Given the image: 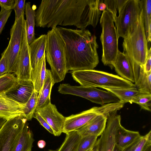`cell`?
<instances>
[{"instance_id":"22","label":"cell","mask_w":151,"mask_h":151,"mask_svg":"<svg viewBox=\"0 0 151 151\" xmlns=\"http://www.w3.org/2000/svg\"><path fill=\"white\" fill-rule=\"evenodd\" d=\"M135 83L141 93L151 94V72H145L143 65L137 64L135 69Z\"/></svg>"},{"instance_id":"45","label":"cell","mask_w":151,"mask_h":151,"mask_svg":"<svg viewBox=\"0 0 151 151\" xmlns=\"http://www.w3.org/2000/svg\"><path fill=\"white\" fill-rule=\"evenodd\" d=\"M7 120L5 119L0 117V130Z\"/></svg>"},{"instance_id":"20","label":"cell","mask_w":151,"mask_h":151,"mask_svg":"<svg viewBox=\"0 0 151 151\" xmlns=\"http://www.w3.org/2000/svg\"><path fill=\"white\" fill-rule=\"evenodd\" d=\"M139 132L125 129L121 124L116 132L115 144L124 150L129 146L141 137Z\"/></svg>"},{"instance_id":"40","label":"cell","mask_w":151,"mask_h":151,"mask_svg":"<svg viewBox=\"0 0 151 151\" xmlns=\"http://www.w3.org/2000/svg\"><path fill=\"white\" fill-rule=\"evenodd\" d=\"M7 68L5 58L1 56L0 59V76L7 73Z\"/></svg>"},{"instance_id":"30","label":"cell","mask_w":151,"mask_h":151,"mask_svg":"<svg viewBox=\"0 0 151 151\" xmlns=\"http://www.w3.org/2000/svg\"><path fill=\"white\" fill-rule=\"evenodd\" d=\"M38 94L39 93L35 90L29 99L24 104L22 115L27 121L31 120L33 117L37 105Z\"/></svg>"},{"instance_id":"2","label":"cell","mask_w":151,"mask_h":151,"mask_svg":"<svg viewBox=\"0 0 151 151\" xmlns=\"http://www.w3.org/2000/svg\"><path fill=\"white\" fill-rule=\"evenodd\" d=\"M57 27L65 43L67 72L93 70L99 62L96 36L85 29Z\"/></svg>"},{"instance_id":"38","label":"cell","mask_w":151,"mask_h":151,"mask_svg":"<svg viewBox=\"0 0 151 151\" xmlns=\"http://www.w3.org/2000/svg\"><path fill=\"white\" fill-rule=\"evenodd\" d=\"M15 0H0V6L6 10L13 9Z\"/></svg>"},{"instance_id":"15","label":"cell","mask_w":151,"mask_h":151,"mask_svg":"<svg viewBox=\"0 0 151 151\" xmlns=\"http://www.w3.org/2000/svg\"><path fill=\"white\" fill-rule=\"evenodd\" d=\"M31 71L29 45L26 31L20 50L17 70L15 75L18 81L31 80Z\"/></svg>"},{"instance_id":"34","label":"cell","mask_w":151,"mask_h":151,"mask_svg":"<svg viewBox=\"0 0 151 151\" xmlns=\"http://www.w3.org/2000/svg\"><path fill=\"white\" fill-rule=\"evenodd\" d=\"M25 0H15L13 8L15 14V21L17 20L24 14Z\"/></svg>"},{"instance_id":"26","label":"cell","mask_w":151,"mask_h":151,"mask_svg":"<svg viewBox=\"0 0 151 151\" xmlns=\"http://www.w3.org/2000/svg\"><path fill=\"white\" fill-rule=\"evenodd\" d=\"M66 134L65 140L60 147L55 150L50 151H77L81 136L76 131Z\"/></svg>"},{"instance_id":"9","label":"cell","mask_w":151,"mask_h":151,"mask_svg":"<svg viewBox=\"0 0 151 151\" xmlns=\"http://www.w3.org/2000/svg\"><path fill=\"white\" fill-rule=\"evenodd\" d=\"M58 91L61 94L80 96L102 106L106 103L120 101L119 99L111 92L101 90L93 87L72 86L68 84H62L59 86Z\"/></svg>"},{"instance_id":"17","label":"cell","mask_w":151,"mask_h":151,"mask_svg":"<svg viewBox=\"0 0 151 151\" xmlns=\"http://www.w3.org/2000/svg\"><path fill=\"white\" fill-rule=\"evenodd\" d=\"M24 104H19L0 93V117L7 120L22 115Z\"/></svg>"},{"instance_id":"10","label":"cell","mask_w":151,"mask_h":151,"mask_svg":"<svg viewBox=\"0 0 151 151\" xmlns=\"http://www.w3.org/2000/svg\"><path fill=\"white\" fill-rule=\"evenodd\" d=\"M22 115L7 120L0 130V151H13L27 122Z\"/></svg>"},{"instance_id":"21","label":"cell","mask_w":151,"mask_h":151,"mask_svg":"<svg viewBox=\"0 0 151 151\" xmlns=\"http://www.w3.org/2000/svg\"><path fill=\"white\" fill-rule=\"evenodd\" d=\"M54 84L51 71L46 69L45 78L39 93L36 110L42 108L51 103V91Z\"/></svg>"},{"instance_id":"31","label":"cell","mask_w":151,"mask_h":151,"mask_svg":"<svg viewBox=\"0 0 151 151\" xmlns=\"http://www.w3.org/2000/svg\"><path fill=\"white\" fill-rule=\"evenodd\" d=\"M131 103H136L144 110L151 111V94L140 93L132 100Z\"/></svg>"},{"instance_id":"25","label":"cell","mask_w":151,"mask_h":151,"mask_svg":"<svg viewBox=\"0 0 151 151\" xmlns=\"http://www.w3.org/2000/svg\"><path fill=\"white\" fill-rule=\"evenodd\" d=\"M45 53L38 63L35 70L31 73V80L35 90L39 93L43 85L46 73Z\"/></svg>"},{"instance_id":"12","label":"cell","mask_w":151,"mask_h":151,"mask_svg":"<svg viewBox=\"0 0 151 151\" xmlns=\"http://www.w3.org/2000/svg\"><path fill=\"white\" fill-rule=\"evenodd\" d=\"M47 122L53 130L54 135L58 136L63 132L65 117L60 113L56 106L51 103L35 110Z\"/></svg>"},{"instance_id":"16","label":"cell","mask_w":151,"mask_h":151,"mask_svg":"<svg viewBox=\"0 0 151 151\" xmlns=\"http://www.w3.org/2000/svg\"><path fill=\"white\" fill-rule=\"evenodd\" d=\"M18 81L15 87L5 93L14 101L24 104L35 91L34 84L31 80H18Z\"/></svg>"},{"instance_id":"19","label":"cell","mask_w":151,"mask_h":151,"mask_svg":"<svg viewBox=\"0 0 151 151\" xmlns=\"http://www.w3.org/2000/svg\"><path fill=\"white\" fill-rule=\"evenodd\" d=\"M46 41V34L42 35L29 45L31 73L35 70L45 53Z\"/></svg>"},{"instance_id":"43","label":"cell","mask_w":151,"mask_h":151,"mask_svg":"<svg viewBox=\"0 0 151 151\" xmlns=\"http://www.w3.org/2000/svg\"><path fill=\"white\" fill-rule=\"evenodd\" d=\"M103 1H101L100 3H99L98 8L99 10L100 11H104L106 9V4L104 2H103Z\"/></svg>"},{"instance_id":"18","label":"cell","mask_w":151,"mask_h":151,"mask_svg":"<svg viewBox=\"0 0 151 151\" xmlns=\"http://www.w3.org/2000/svg\"><path fill=\"white\" fill-rule=\"evenodd\" d=\"M107 117L103 114H99L77 131L81 137L94 135L98 137L104 130Z\"/></svg>"},{"instance_id":"33","label":"cell","mask_w":151,"mask_h":151,"mask_svg":"<svg viewBox=\"0 0 151 151\" xmlns=\"http://www.w3.org/2000/svg\"><path fill=\"white\" fill-rule=\"evenodd\" d=\"M151 131L142 136L134 151H149L151 150Z\"/></svg>"},{"instance_id":"11","label":"cell","mask_w":151,"mask_h":151,"mask_svg":"<svg viewBox=\"0 0 151 151\" xmlns=\"http://www.w3.org/2000/svg\"><path fill=\"white\" fill-rule=\"evenodd\" d=\"M121 117L116 112L110 114L107 118L106 128L98 139L93 148L94 151H113L115 135L121 124Z\"/></svg>"},{"instance_id":"7","label":"cell","mask_w":151,"mask_h":151,"mask_svg":"<svg viewBox=\"0 0 151 151\" xmlns=\"http://www.w3.org/2000/svg\"><path fill=\"white\" fill-rule=\"evenodd\" d=\"M147 43L141 10L138 24L135 29L124 38L122 45L123 52L138 64L143 65L145 62L149 50Z\"/></svg>"},{"instance_id":"28","label":"cell","mask_w":151,"mask_h":151,"mask_svg":"<svg viewBox=\"0 0 151 151\" xmlns=\"http://www.w3.org/2000/svg\"><path fill=\"white\" fill-rule=\"evenodd\" d=\"M102 88L112 93L119 99L120 101L125 103L127 102L131 103L132 99L141 93L136 87L127 88L109 87Z\"/></svg>"},{"instance_id":"4","label":"cell","mask_w":151,"mask_h":151,"mask_svg":"<svg viewBox=\"0 0 151 151\" xmlns=\"http://www.w3.org/2000/svg\"><path fill=\"white\" fill-rule=\"evenodd\" d=\"M73 79L86 87L131 88L136 87L131 82L121 77L94 70L71 71Z\"/></svg>"},{"instance_id":"36","label":"cell","mask_w":151,"mask_h":151,"mask_svg":"<svg viewBox=\"0 0 151 151\" xmlns=\"http://www.w3.org/2000/svg\"><path fill=\"white\" fill-rule=\"evenodd\" d=\"M104 3L106 4L107 10L112 14L114 20L116 16L117 7L115 0H105Z\"/></svg>"},{"instance_id":"6","label":"cell","mask_w":151,"mask_h":151,"mask_svg":"<svg viewBox=\"0 0 151 151\" xmlns=\"http://www.w3.org/2000/svg\"><path fill=\"white\" fill-rule=\"evenodd\" d=\"M26 32L24 14L15 21L10 30V39L6 48L1 54L6 60L7 73H16L20 50Z\"/></svg>"},{"instance_id":"27","label":"cell","mask_w":151,"mask_h":151,"mask_svg":"<svg viewBox=\"0 0 151 151\" xmlns=\"http://www.w3.org/2000/svg\"><path fill=\"white\" fill-rule=\"evenodd\" d=\"M145 34L147 42L151 40V0H140Z\"/></svg>"},{"instance_id":"23","label":"cell","mask_w":151,"mask_h":151,"mask_svg":"<svg viewBox=\"0 0 151 151\" xmlns=\"http://www.w3.org/2000/svg\"><path fill=\"white\" fill-rule=\"evenodd\" d=\"M36 6H31L30 2L25 3L24 12L26 15L25 20L27 37L29 45L35 39V22Z\"/></svg>"},{"instance_id":"24","label":"cell","mask_w":151,"mask_h":151,"mask_svg":"<svg viewBox=\"0 0 151 151\" xmlns=\"http://www.w3.org/2000/svg\"><path fill=\"white\" fill-rule=\"evenodd\" d=\"M28 125L27 122L13 151H32L35 140L32 132Z\"/></svg>"},{"instance_id":"3","label":"cell","mask_w":151,"mask_h":151,"mask_svg":"<svg viewBox=\"0 0 151 151\" xmlns=\"http://www.w3.org/2000/svg\"><path fill=\"white\" fill-rule=\"evenodd\" d=\"M46 35L45 58L55 83L63 80L67 73L65 43L57 27L52 28Z\"/></svg>"},{"instance_id":"32","label":"cell","mask_w":151,"mask_h":151,"mask_svg":"<svg viewBox=\"0 0 151 151\" xmlns=\"http://www.w3.org/2000/svg\"><path fill=\"white\" fill-rule=\"evenodd\" d=\"M98 137L94 135L82 137L77 151H88L93 149Z\"/></svg>"},{"instance_id":"35","label":"cell","mask_w":151,"mask_h":151,"mask_svg":"<svg viewBox=\"0 0 151 151\" xmlns=\"http://www.w3.org/2000/svg\"><path fill=\"white\" fill-rule=\"evenodd\" d=\"M12 10H6L1 8L0 11V35L10 16Z\"/></svg>"},{"instance_id":"41","label":"cell","mask_w":151,"mask_h":151,"mask_svg":"<svg viewBox=\"0 0 151 151\" xmlns=\"http://www.w3.org/2000/svg\"><path fill=\"white\" fill-rule=\"evenodd\" d=\"M128 0H115L117 8L119 13L121 11L123 7Z\"/></svg>"},{"instance_id":"5","label":"cell","mask_w":151,"mask_h":151,"mask_svg":"<svg viewBox=\"0 0 151 151\" xmlns=\"http://www.w3.org/2000/svg\"><path fill=\"white\" fill-rule=\"evenodd\" d=\"M112 14L107 10L103 11L100 19L102 28L100 40L102 46L101 60L104 64L111 69L113 64L119 50L117 30L114 24Z\"/></svg>"},{"instance_id":"37","label":"cell","mask_w":151,"mask_h":151,"mask_svg":"<svg viewBox=\"0 0 151 151\" xmlns=\"http://www.w3.org/2000/svg\"><path fill=\"white\" fill-rule=\"evenodd\" d=\"M33 117L36 119L39 122L41 125L47 130L50 133L54 135V132L51 127L47 122L42 117L38 112L35 111Z\"/></svg>"},{"instance_id":"47","label":"cell","mask_w":151,"mask_h":151,"mask_svg":"<svg viewBox=\"0 0 151 151\" xmlns=\"http://www.w3.org/2000/svg\"><path fill=\"white\" fill-rule=\"evenodd\" d=\"M88 151H94V149H93L91 150H89Z\"/></svg>"},{"instance_id":"29","label":"cell","mask_w":151,"mask_h":151,"mask_svg":"<svg viewBox=\"0 0 151 151\" xmlns=\"http://www.w3.org/2000/svg\"><path fill=\"white\" fill-rule=\"evenodd\" d=\"M18 80L13 73H6L0 76V93H6L16 87Z\"/></svg>"},{"instance_id":"13","label":"cell","mask_w":151,"mask_h":151,"mask_svg":"<svg viewBox=\"0 0 151 151\" xmlns=\"http://www.w3.org/2000/svg\"><path fill=\"white\" fill-rule=\"evenodd\" d=\"M137 64L127 54L119 50L113 66L116 72L121 77L135 83Z\"/></svg>"},{"instance_id":"46","label":"cell","mask_w":151,"mask_h":151,"mask_svg":"<svg viewBox=\"0 0 151 151\" xmlns=\"http://www.w3.org/2000/svg\"><path fill=\"white\" fill-rule=\"evenodd\" d=\"M123 150L118 146L115 144L113 151H123Z\"/></svg>"},{"instance_id":"39","label":"cell","mask_w":151,"mask_h":151,"mask_svg":"<svg viewBox=\"0 0 151 151\" xmlns=\"http://www.w3.org/2000/svg\"><path fill=\"white\" fill-rule=\"evenodd\" d=\"M151 47L148 50L146 59L145 64L143 65L144 71L145 72H151Z\"/></svg>"},{"instance_id":"8","label":"cell","mask_w":151,"mask_h":151,"mask_svg":"<svg viewBox=\"0 0 151 151\" xmlns=\"http://www.w3.org/2000/svg\"><path fill=\"white\" fill-rule=\"evenodd\" d=\"M142 10L139 0H128L114 20L119 37L124 38L138 24Z\"/></svg>"},{"instance_id":"44","label":"cell","mask_w":151,"mask_h":151,"mask_svg":"<svg viewBox=\"0 0 151 151\" xmlns=\"http://www.w3.org/2000/svg\"><path fill=\"white\" fill-rule=\"evenodd\" d=\"M46 145L45 142L43 140H40L37 142V145L38 147L41 149L44 148Z\"/></svg>"},{"instance_id":"42","label":"cell","mask_w":151,"mask_h":151,"mask_svg":"<svg viewBox=\"0 0 151 151\" xmlns=\"http://www.w3.org/2000/svg\"><path fill=\"white\" fill-rule=\"evenodd\" d=\"M142 136L131 145L124 149L123 151H134L136 146L141 139Z\"/></svg>"},{"instance_id":"1","label":"cell","mask_w":151,"mask_h":151,"mask_svg":"<svg viewBox=\"0 0 151 151\" xmlns=\"http://www.w3.org/2000/svg\"><path fill=\"white\" fill-rule=\"evenodd\" d=\"M100 0H43L36 12L35 25L41 27L74 25L85 29L95 28L101 11Z\"/></svg>"},{"instance_id":"14","label":"cell","mask_w":151,"mask_h":151,"mask_svg":"<svg viewBox=\"0 0 151 151\" xmlns=\"http://www.w3.org/2000/svg\"><path fill=\"white\" fill-rule=\"evenodd\" d=\"M99 114L94 107L78 114L65 117L63 132L66 134L81 128Z\"/></svg>"}]
</instances>
